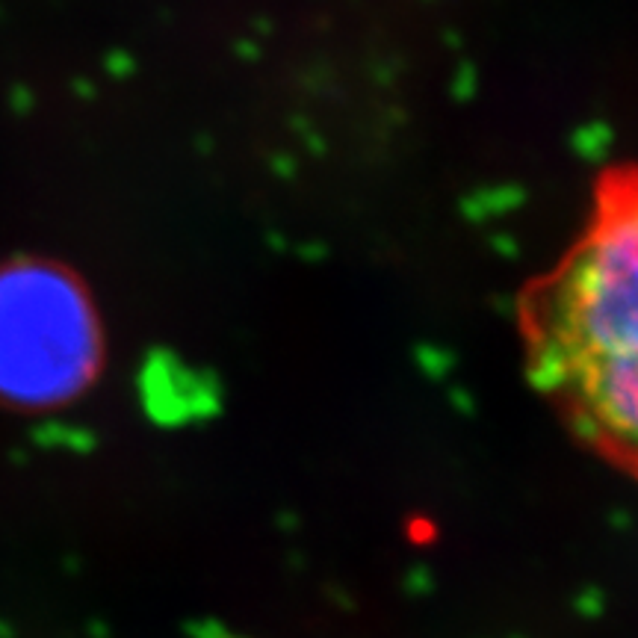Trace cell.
Masks as SVG:
<instances>
[{
	"label": "cell",
	"instance_id": "6da1fadb",
	"mask_svg": "<svg viewBox=\"0 0 638 638\" xmlns=\"http://www.w3.org/2000/svg\"><path fill=\"white\" fill-rule=\"evenodd\" d=\"M532 384L588 449L638 479V163L594 181L585 228L517 296Z\"/></svg>",
	"mask_w": 638,
	"mask_h": 638
},
{
	"label": "cell",
	"instance_id": "7a4b0ae2",
	"mask_svg": "<svg viewBox=\"0 0 638 638\" xmlns=\"http://www.w3.org/2000/svg\"><path fill=\"white\" fill-rule=\"evenodd\" d=\"M101 325L83 284L54 263L0 269V402L57 408L101 367Z\"/></svg>",
	"mask_w": 638,
	"mask_h": 638
}]
</instances>
